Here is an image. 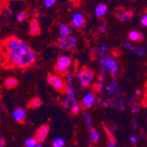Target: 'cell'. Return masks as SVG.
I'll list each match as a JSON object with an SVG mask.
<instances>
[{
  "label": "cell",
  "mask_w": 147,
  "mask_h": 147,
  "mask_svg": "<svg viewBox=\"0 0 147 147\" xmlns=\"http://www.w3.org/2000/svg\"><path fill=\"white\" fill-rule=\"evenodd\" d=\"M5 67L26 69L33 65L37 58L36 52L21 39L11 36L4 42Z\"/></svg>",
  "instance_id": "6da1fadb"
},
{
  "label": "cell",
  "mask_w": 147,
  "mask_h": 147,
  "mask_svg": "<svg viewBox=\"0 0 147 147\" xmlns=\"http://www.w3.org/2000/svg\"><path fill=\"white\" fill-rule=\"evenodd\" d=\"M66 84H67V89H66V96L63 100V108L65 109H69L71 108V106L76 103V93H75V87L73 86V75L72 71L70 69L66 74Z\"/></svg>",
  "instance_id": "7a4b0ae2"
},
{
  "label": "cell",
  "mask_w": 147,
  "mask_h": 147,
  "mask_svg": "<svg viewBox=\"0 0 147 147\" xmlns=\"http://www.w3.org/2000/svg\"><path fill=\"white\" fill-rule=\"evenodd\" d=\"M72 64V59L69 55H61L58 57L56 64L54 66V69L57 74L61 76L66 75L70 70L71 66Z\"/></svg>",
  "instance_id": "3957f363"
},
{
  "label": "cell",
  "mask_w": 147,
  "mask_h": 147,
  "mask_svg": "<svg viewBox=\"0 0 147 147\" xmlns=\"http://www.w3.org/2000/svg\"><path fill=\"white\" fill-rule=\"evenodd\" d=\"M78 43L77 38L73 34H69V35H65V36H61L57 42V46L65 51H69L72 50L73 49L76 48Z\"/></svg>",
  "instance_id": "277c9868"
},
{
  "label": "cell",
  "mask_w": 147,
  "mask_h": 147,
  "mask_svg": "<svg viewBox=\"0 0 147 147\" xmlns=\"http://www.w3.org/2000/svg\"><path fill=\"white\" fill-rule=\"evenodd\" d=\"M77 78L79 85L84 88L89 87L94 79V74L93 72L86 68H83L77 73Z\"/></svg>",
  "instance_id": "5b68a950"
},
{
  "label": "cell",
  "mask_w": 147,
  "mask_h": 147,
  "mask_svg": "<svg viewBox=\"0 0 147 147\" xmlns=\"http://www.w3.org/2000/svg\"><path fill=\"white\" fill-rule=\"evenodd\" d=\"M48 83L58 92H66L67 89V84L63 77L59 74H49L48 76Z\"/></svg>",
  "instance_id": "8992f818"
},
{
  "label": "cell",
  "mask_w": 147,
  "mask_h": 147,
  "mask_svg": "<svg viewBox=\"0 0 147 147\" xmlns=\"http://www.w3.org/2000/svg\"><path fill=\"white\" fill-rule=\"evenodd\" d=\"M103 66H105L106 69L111 73L112 76H115L119 71V65L117 62L110 56H107L105 57V63Z\"/></svg>",
  "instance_id": "52a82bcc"
},
{
  "label": "cell",
  "mask_w": 147,
  "mask_h": 147,
  "mask_svg": "<svg viewBox=\"0 0 147 147\" xmlns=\"http://www.w3.org/2000/svg\"><path fill=\"white\" fill-rule=\"evenodd\" d=\"M86 20L82 13L80 12H75L71 17V25L75 28H81L85 26Z\"/></svg>",
  "instance_id": "ba28073f"
},
{
  "label": "cell",
  "mask_w": 147,
  "mask_h": 147,
  "mask_svg": "<svg viewBox=\"0 0 147 147\" xmlns=\"http://www.w3.org/2000/svg\"><path fill=\"white\" fill-rule=\"evenodd\" d=\"M49 126L48 124L42 125L37 129V131L35 133V138L38 140V142L42 143L47 138V137L49 135Z\"/></svg>",
  "instance_id": "9c48e42d"
},
{
  "label": "cell",
  "mask_w": 147,
  "mask_h": 147,
  "mask_svg": "<svg viewBox=\"0 0 147 147\" xmlns=\"http://www.w3.org/2000/svg\"><path fill=\"white\" fill-rule=\"evenodd\" d=\"M95 100H96V97L94 95V93L91 92H86L82 99V106L85 109H90L91 107H92L93 104L95 103Z\"/></svg>",
  "instance_id": "30bf717a"
},
{
  "label": "cell",
  "mask_w": 147,
  "mask_h": 147,
  "mask_svg": "<svg viewBox=\"0 0 147 147\" xmlns=\"http://www.w3.org/2000/svg\"><path fill=\"white\" fill-rule=\"evenodd\" d=\"M116 17L121 22H127L132 19L133 12L131 11H128V10H122L117 12Z\"/></svg>",
  "instance_id": "8fae6325"
},
{
  "label": "cell",
  "mask_w": 147,
  "mask_h": 147,
  "mask_svg": "<svg viewBox=\"0 0 147 147\" xmlns=\"http://www.w3.org/2000/svg\"><path fill=\"white\" fill-rule=\"evenodd\" d=\"M26 111L25 109L19 108L16 109L12 113V118L15 120L17 123H23L25 121V118H26Z\"/></svg>",
  "instance_id": "7c38bea8"
},
{
  "label": "cell",
  "mask_w": 147,
  "mask_h": 147,
  "mask_svg": "<svg viewBox=\"0 0 147 147\" xmlns=\"http://www.w3.org/2000/svg\"><path fill=\"white\" fill-rule=\"evenodd\" d=\"M73 31L72 26L68 25V24H65V23H62L59 25V28H58V34L61 36H65V35H69L71 34Z\"/></svg>",
  "instance_id": "4fadbf2b"
},
{
  "label": "cell",
  "mask_w": 147,
  "mask_h": 147,
  "mask_svg": "<svg viewBox=\"0 0 147 147\" xmlns=\"http://www.w3.org/2000/svg\"><path fill=\"white\" fill-rule=\"evenodd\" d=\"M41 32V28H40V25L38 23V21L34 19L31 20H30V23H29V33L31 35L33 36H35V35H38Z\"/></svg>",
  "instance_id": "5bb4252c"
},
{
  "label": "cell",
  "mask_w": 147,
  "mask_h": 147,
  "mask_svg": "<svg viewBox=\"0 0 147 147\" xmlns=\"http://www.w3.org/2000/svg\"><path fill=\"white\" fill-rule=\"evenodd\" d=\"M108 12V6L106 4H99L94 9V13L98 18H103Z\"/></svg>",
  "instance_id": "9a60e30c"
},
{
  "label": "cell",
  "mask_w": 147,
  "mask_h": 147,
  "mask_svg": "<svg viewBox=\"0 0 147 147\" xmlns=\"http://www.w3.org/2000/svg\"><path fill=\"white\" fill-rule=\"evenodd\" d=\"M99 140H100V133L96 129H92L89 131V145H90V147H92L93 144L98 143Z\"/></svg>",
  "instance_id": "2e32d148"
},
{
  "label": "cell",
  "mask_w": 147,
  "mask_h": 147,
  "mask_svg": "<svg viewBox=\"0 0 147 147\" xmlns=\"http://www.w3.org/2000/svg\"><path fill=\"white\" fill-rule=\"evenodd\" d=\"M129 40L130 42H141L144 39V34L137 30H132L128 34Z\"/></svg>",
  "instance_id": "e0dca14e"
},
{
  "label": "cell",
  "mask_w": 147,
  "mask_h": 147,
  "mask_svg": "<svg viewBox=\"0 0 147 147\" xmlns=\"http://www.w3.org/2000/svg\"><path fill=\"white\" fill-rule=\"evenodd\" d=\"M110 85H111V91L109 94H118V93H120V87L118 85V80L116 79L115 76H112Z\"/></svg>",
  "instance_id": "ac0fdd59"
},
{
  "label": "cell",
  "mask_w": 147,
  "mask_h": 147,
  "mask_svg": "<svg viewBox=\"0 0 147 147\" xmlns=\"http://www.w3.org/2000/svg\"><path fill=\"white\" fill-rule=\"evenodd\" d=\"M4 85L6 88H14L18 85V79L15 77H8L4 81Z\"/></svg>",
  "instance_id": "d6986e66"
},
{
  "label": "cell",
  "mask_w": 147,
  "mask_h": 147,
  "mask_svg": "<svg viewBox=\"0 0 147 147\" xmlns=\"http://www.w3.org/2000/svg\"><path fill=\"white\" fill-rule=\"evenodd\" d=\"M108 47H107L106 45H101L100 47L97 48L96 49V53H97V55L100 57H106L107 54H108Z\"/></svg>",
  "instance_id": "ffe728a7"
},
{
  "label": "cell",
  "mask_w": 147,
  "mask_h": 147,
  "mask_svg": "<svg viewBox=\"0 0 147 147\" xmlns=\"http://www.w3.org/2000/svg\"><path fill=\"white\" fill-rule=\"evenodd\" d=\"M42 103V101L41 99L38 98V97H35V98H33L30 100V102L28 104V107L30 109H37V108H39V107H41Z\"/></svg>",
  "instance_id": "44dd1931"
},
{
  "label": "cell",
  "mask_w": 147,
  "mask_h": 147,
  "mask_svg": "<svg viewBox=\"0 0 147 147\" xmlns=\"http://www.w3.org/2000/svg\"><path fill=\"white\" fill-rule=\"evenodd\" d=\"M38 143L39 142L35 138H28L25 140L24 145H25V147H36Z\"/></svg>",
  "instance_id": "7402d4cb"
},
{
  "label": "cell",
  "mask_w": 147,
  "mask_h": 147,
  "mask_svg": "<svg viewBox=\"0 0 147 147\" xmlns=\"http://www.w3.org/2000/svg\"><path fill=\"white\" fill-rule=\"evenodd\" d=\"M84 117H85V120H86V123L87 125V128L89 129V131L92 129V115H90V113L85 111L84 112Z\"/></svg>",
  "instance_id": "603a6c76"
},
{
  "label": "cell",
  "mask_w": 147,
  "mask_h": 147,
  "mask_svg": "<svg viewBox=\"0 0 147 147\" xmlns=\"http://www.w3.org/2000/svg\"><path fill=\"white\" fill-rule=\"evenodd\" d=\"M123 47H124L126 49L129 50V51L134 52L135 54L137 53V51H138V46H135L134 44L132 43V42H130V41L125 42L123 43Z\"/></svg>",
  "instance_id": "cb8c5ba5"
},
{
  "label": "cell",
  "mask_w": 147,
  "mask_h": 147,
  "mask_svg": "<svg viewBox=\"0 0 147 147\" xmlns=\"http://www.w3.org/2000/svg\"><path fill=\"white\" fill-rule=\"evenodd\" d=\"M64 145H65V141L62 138H56L52 144L53 147H64Z\"/></svg>",
  "instance_id": "d4e9b609"
},
{
  "label": "cell",
  "mask_w": 147,
  "mask_h": 147,
  "mask_svg": "<svg viewBox=\"0 0 147 147\" xmlns=\"http://www.w3.org/2000/svg\"><path fill=\"white\" fill-rule=\"evenodd\" d=\"M26 17H28V15H26V12L24 11H19L17 13L16 15V19H17V21L19 22H23L26 20Z\"/></svg>",
  "instance_id": "484cf974"
},
{
  "label": "cell",
  "mask_w": 147,
  "mask_h": 147,
  "mask_svg": "<svg viewBox=\"0 0 147 147\" xmlns=\"http://www.w3.org/2000/svg\"><path fill=\"white\" fill-rule=\"evenodd\" d=\"M104 89V80L99 79L98 82L95 85V92H102Z\"/></svg>",
  "instance_id": "4316f807"
},
{
  "label": "cell",
  "mask_w": 147,
  "mask_h": 147,
  "mask_svg": "<svg viewBox=\"0 0 147 147\" xmlns=\"http://www.w3.org/2000/svg\"><path fill=\"white\" fill-rule=\"evenodd\" d=\"M80 109H81V106H80L78 102L74 103L72 106H71V113L72 114H78Z\"/></svg>",
  "instance_id": "83f0119b"
},
{
  "label": "cell",
  "mask_w": 147,
  "mask_h": 147,
  "mask_svg": "<svg viewBox=\"0 0 147 147\" xmlns=\"http://www.w3.org/2000/svg\"><path fill=\"white\" fill-rule=\"evenodd\" d=\"M147 54V50L144 47H138L136 55L138 57H144Z\"/></svg>",
  "instance_id": "f1b7e54d"
},
{
  "label": "cell",
  "mask_w": 147,
  "mask_h": 147,
  "mask_svg": "<svg viewBox=\"0 0 147 147\" xmlns=\"http://www.w3.org/2000/svg\"><path fill=\"white\" fill-rule=\"evenodd\" d=\"M57 3V0H44L43 5L46 8H51L52 6H54Z\"/></svg>",
  "instance_id": "f546056e"
},
{
  "label": "cell",
  "mask_w": 147,
  "mask_h": 147,
  "mask_svg": "<svg viewBox=\"0 0 147 147\" xmlns=\"http://www.w3.org/2000/svg\"><path fill=\"white\" fill-rule=\"evenodd\" d=\"M104 130H105L106 134H107V136H108V138H109V140H114V139H115V138H114V136H113V134H112V131H111L110 128H109V127H107L106 125H104Z\"/></svg>",
  "instance_id": "4dcf8cb0"
},
{
  "label": "cell",
  "mask_w": 147,
  "mask_h": 147,
  "mask_svg": "<svg viewBox=\"0 0 147 147\" xmlns=\"http://www.w3.org/2000/svg\"><path fill=\"white\" fill-rule=\"evenodd\" d=\"M140 23L143 26H144V28H147V13H145V14H144L141 19H140Z\"/></svg>",
  "instance_id": "1f68e13d"
},
{
  "label": "cell",
  "mask_w": 147,
  "mask_h": 147,
  "mask_svg": "<svg viewBox=\"0 0 147 147\" xmlns=\"http://www.w3.org/2000/svg\"><path fill=\"white\" fill-rule=\"evenodd\" d=\"M99 31L100 32V33H106V31H107V28H106V26L105 25H100L99 26Z\"/></svg>",
  "instance_id": "d6a6232c"
},
{
  "label": "cell",
  "mask_w": 147,
  "mask_h": 147,
  "mask_svg": "<svg viewBox=\"0 0 147 147\" xmlns=\"http://www.w3.org/2000/svg\"><path fill=\"white\" fill-rule=\"evenodd\" d=\"M139 110H140V109L138 108V106H134V107H133V108L131 109V113L135 115V114L138 113V112H139Z\"/></svg>",
  "instance_id": "836d02e7"
},
{
  "label": "cell",
  "mask_w": 147,
  "mask_h": 147,
  "mask_svg": "<svg viewBox=\"0 0 147 147\" xmlns=\"http://www.w3.org/2000/svg\"><path fill=\"white\" fill-rule=\"evenodd\" d=\"M108 147H116V144H115V140H109L108 143Z\"/></svg>",
  "instance_id": "e575fe53"
},
{
  "label": "cell",
  "mask_w": 147,
  "mask_h": 147,
  "mask_svg": "<svg viewBox=\"0 0 147 147\" xmlns=\"http://www.w3.org/2000/svg\"><path fill=\"white\" fill-rule=\"evenodd\" d=\"M137 141H138V138H137V137H136L135 135L130 136V142H131L132 144H136Z\"/></svg>",
  "instance_id": "d590c367"
},
{
  "label": "cell",
  "mask_w": 147,
  "mask_h": 147,
  "mask_svg": "<svg viewBox=\"0 0 147 147\" xmlns=\"http://www.w3.org/2000/svg\"><path fill=\"white\" fill-rule=\"evenodd\" d=\"M132 127H133V129L136 130L138 129V123L136 120H133V122H132Z\"/></svg>",
  "instance_id": "8d00e7d4"
},
{
  "label": "cell",
  "mask_w": 147,
  "mask_h": 147,
  "mask_svg": "<svg viewBox=\"0 0 147 147\" xmlns=\"http://www.w3.org/2000/svg\"><path fill=\"white\" fill-rule=\"evenodd\" d=\"M5 145V139L3 138V136H0V147H4Z\"/></svg>",
  "instance_id": "74e56055"
},
{
  "label": "cell",
  "mask_w": 147,
  "mask_h": 147,
  "mask_svg": "<svg viewBox=\"0 0 147 147\" xmlns=\"http://www.w3.org/2000/svg\"><path fill=\"white\" fill-rule=\"evenodd\" d=\"M129 104L130 105H132V106H136V99H129Z\"/></svg>",
  "instance_id": "f35d334b"
},
{
  "label": "cell",
  "mask_w": 147,
  "mask_h": 147,
  "mask_svg": "<svg viewBox=\"0 0 147 147\" xmlns=\"http://www.w3.org/2000/svg\"><path fill=\"white\" fill-rule=\"evenodd\" d=\"M135 96H136V98H139V97L141 96V92H140L139 90L136 91V92H135Z\"/></svg>",
  "instance_id": "ab89813d"
},
{
  "label": "cell",
  "mask_w": 147,
  "mask_h": 147,
  "mask_svg": "<svg viewBox=\"0 0 147 147\" xmlns=\"http://www.w3.org/2000/svg\"><path fill=\"white\" fill-rule=\"evenodd\" d=\"M36 147H43V145L42 144V143H40V142H39V143L37 144V145H36Z\"/></svg>",
  "instance_id": "60d3db41"
},
{
  "label": "cell",
  "mask_w": 147,
  "mask_h": 147,
  "mask_svg": "<svg viewBox=\"0 0 147 147\" xmlns=\"http://www.w3.org/2000/svg\"><path fill=\"white\" fill-rule=\"evenodd\" d=\"M11 1H19V0H11Z\"/></svg>",
  "instance_id": "b9f144b4"
},
{
  "label": "cell",
  "mask_w": 147,
  "mask_h": 147,
  "mask_svg": "<svg viewBox=\"0 0 147 147\" xmlns=\"http://www.w3.org/2000/svg\"><path fill=\"white\" fill-rule=\"evenodd\" d=\"M107 1H111V0H107Z\"/></svg>",
  "instance_id": "7bdbcfd3"
},
{
  "label": "cell",
  "mask_w": 147,
  "mask_h": 147,
  "mask_svg": "<svg viewBox=\"0 0 147 147\" xmlns=\"http://www.w3.org/2000/svg\"><path fill=\"white\" fill-rule=\"evenodd\" d=\"M146 101H147V99H146Z\"/></svg>",
  "instance_id": "ee69618b"
},
{
  "label": "cell",
  "mask_w": 147,
  "mask_h": 147,
  "mask_svg": "<svg viewBox=\"0 0 147 147\" xmlns=\"http://www.w3.org/2000/svg\"><path fill=\"white\" fill-rule=\"evenodd\" d=\"M146 86H147V85H146Z\"/></svg>",
  "instance_id": "f6af8a7d"
}]
</instances>
